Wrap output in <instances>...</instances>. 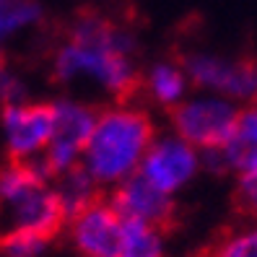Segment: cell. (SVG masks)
Here are the masks:
<instances>
[{
  "instance_id": "cell-10",
  "label": "cell",
  "mask_w": 257,
  "mask_h": 257,
  "mask_svg": "<svg viewBox=\"0 0 257 257\" xmlns=\"http://www.w3.org/2000/svg\"><path fill=\"white\" fill-rule=\"evenodd\" d=\"M109 200L122 213V218L146 221V223L161 226V229H166L177 213L174 195H166L156 185H151L141 172L125 179L122 185H117Z\"/></svg>"
},
{
  "instance_id": "cell-11",
  "label": "cell",
  "mask_w": 257,
  "mask_h": 257,
  "mask_svg": "<svg viewBox=\"0 0 257 257\" xmlns=\"http://www.w3.org/2000/svg\"><path fill=\"white\" fill-rule=\"evenodd\" d=\"M203 161L218 172H236L239 177L257 174V104L241 109L234 138L223 148L203 154Z\"/></svg>"
},
{
  "instance_id": "cell-13",
  "label": "cell",
  "mask_w": 257,
  "mask_h": 257,
  "mask_svg": "<svg viewBox=\"0 0 257 257\" xmlns=\"http://www.w3.org/2000/svg\"><path fill=\"white\" fill-rule=\"evenodd\" d=\"M55 190L60 195V203H63L65 213H68V221L81 213L86 205H91L94 200H99V182L83 169V164L73 166L70 172L60 174L55 179Z\"/></svg>"
},
{
  "instance_id": "cell-4",
  "label": "cell",
  "mask_w": 257,
  "mask_h": 257,
  "mask_svg": "<svg viewBox=\"0 0 257 257\" xmlns=\"http://www.w3.org/2000/svg\"><path fill=\"white\" fill-rule=\"evenodd\" d=\"M239 117L241 109L236 101L200 91L195 96H187L172 109V127L187 143L208 154V151L223 148L234 138Z\"/></svg>"
},
{
  "instance_id": "cell-14",
  "label": "cell",
  "mask_w": 257,
  "mask_h": 257,
  "mask_svg": "<svg viewBox=\"0 0 257 257\" xmlns=\"http://www.w3.org/2000/svg\"><path fill=\"white\" fill-rule=\"evenodd\" d=\"M117 257H164V229L146 221L125 218Z\"/></svg>"
},
{
  "instance_id": "cell-21",
  "label": "cell",
  "mask_w": 257,
  "mask_h": 257,
  "mask_svg": "<svg viewBox=\"0 0 257 257\" xmlns=\"http://www.w3.org/2000/svg\"><path fill=\"white\" fill-rule=\"evenodd\" d=\"M78 257H86V254H78Z\"/></svg>"
},
{
  "instance_id": "cell-9",
  "label": "cell",
  "mask_w": 257,
  "mask_h": 257,
  "mask_svg": "<svg viewBox=\"0 0 257 257\" xmlns=\"http://www.w3.org/2000/svg\"><path fill=\"white\" fill-rule=\"evenodd\" d=\"M122 213L114 208L112 200H94L81 213H75L65 231L73 249L86 257H117L119 236H122Z\"/></svg>"
},
{
  "instance_id": "cell-19",
  "label": "cell",
  "mask_w": 257,
  "mask_h": 257,
  "mask_svg": "<svg viewBox=\"0 0 257 257\" xmlns=\"http://www.w3.org/2000/svg\"><path fill=\"white\" fill-rule=\"evenodd\" d=\"M236 208L257 221V174H241L236 182Z\"/></svg>"
},
{
  "instance_id": "cell-8",
  "label": "cell",
  "mask_w": 257,
  "mask_h": 257,
  "mask_svg": "<svg viewBox=\"0 0 257 257\" xmlns=\"http://www.w3.org/2000/svg\"><path fill=\"white\" fill-rule=\"evenodd\" d=\"M0 125L8 159L13 161H32L44 154L52 141L55 130V107L52 104H11L0 109Z\"/></svg>"
},
{
  "instance_id": "cell-12",
  "label": "cell",
  "mask_w": 257,
  "mask_h": 257,
  "mask_svg": "<svg viewBox=\"0 0 257 257\" xmlns=\"http://www.w3.org/2000/svg\"><path fill=\"white\" fill-rule=\"evenodd\" d=\"M141 86L154 104L174 109L177 104H182L187 99L192 81L182 65V60H159L156 65H151L146 70V75L141 78Z\"/></svg>"
},
{
  "instance_id": "cell-20",
  "label": "cell",
  "mask_w": 257,
  "mask_h": 257,
  "mask_svg": "<svg viewBox=\"0 0 257 257\" xmlns=\"http://www.w3.org/2000/svg\"><path fill=\"white\" fill-rule=\"evenodd\" d=\"M8 63H6V50H3V44H0V68H6Z\"/></svg>"
},
{
  "instance_id": "cell-2",
  "label": "cell",
  "mask_w": 257,
  "mask_h": 257,
  "mask_svg": "<svg viewBox=\"0 0 257 257\" xmlns=\"http://www.w3.org/2000/svg\"><path fill=\"white\" fill-rule=\"evenodd\" d=\"M154 138V122L143 109L114 104L99 112L81 164L99 182V187H117L138 174Z\"/></svg>"
},
{
  "instance_id": "cell-3",
  "label": "cell",
  "mask_w": 257,
  "mask_h": 257,
  "mask_svg": "<svg viewBox=\"0 0 257 257\" xmlns=\"http://www.w3.org/2000/svg\"><path fill=\"white\" fill-rule=\"evenodd\" d=\"M68 226V213L52 179L32 161H13L0 169V234L34 231L55 239Z\"/></svg>"
},
{
  "instance_id": "cell-7",
  "label": "cell",
  "mask_w": 257,
  "mask_h": 257,
  "mask_svg": "<svg viewBox=\"0 0 257 257\" xmlns=\"http://www.w3.org/2000/svg\"><path fill=\"white\" fill-rule=\"evenodd\" d=\"M203 151L187 143L182 135H159L151 143L148 154L141 164V174L151 185H156L166 195L182 192L203 166Z\"/></svg>"
},
{
  "instance_id": "cell-16",
  "label": "cell",
  "mask_w": 257,
  "mask_h": 257,
  "mask_svg": "<svg viewBox=\"0 0 257 257\" xmlns=\"http://www.w3.org/2000/svg\"><path fill=\"white\" fill-rule=\"evenodd\" d=\"M205 257H257V221L221 236Z\"/></svg>"
},
{
  "instance_id": "cell-1",
  "label": "cell",
  "mask_w": 257,
  "mask_h": 257,
  "mask_svg": "<svg viewBox=\"0 0 257 257\" xmlns=\"http://www.w3.org/2000/svg\"><path fill=\"white\" fill-rule=\"evenodd\" d=\"M135 47V34L125 24L94 8L81 11L52 52V78L60 83L86 78L122 101L141 86Z\"/></svg>"
},
{
  "instance_id": "cell-15",
  "label": "cell",
  "mask_w": 257,
  "mask_h": 257,
  "mask_svg": "<svg viewBox=\"0 0 257 257\" xmlns=\"http://www.w3.org/2000/svg\"><path fill=\"white\" fill-rule=\"evenodd\" d=\"M42 16L44 11L39 0H0V39L37 26Z\"/></svg>"
},
{
  "instance_id": "cell-18",
  "label": "cell",
  "mask_w": 257,
  "mask_h": 257,
  "mask_svg": "<svg viewBox=\"0 0 257 257\" xmlns=\"http://www.w3.org/2000/svg\"><path fill=\"white\" fill-rule=\"evenodd\" d=\"M21 101H26L24 81L8 65L0 68V109L11 107V104H21Z\"/></svg>"
},
{
  "instance_id": "cell-5",
  "label": "cell",
  "mask_w": 257,
  "mask_h": 257,
  "mask_svg": "<svg viewBox=\"0 0 257 257\" xmlns=\"http://www.w3.org/2000/svg\"><path fill=\"white\" fill-rule=\"evenodd\" d=\"M182 65L195 88L218 94L236 104H257V63L252 57H231L221 52H187Z\"/></svg>"
},
{
  "instance_id": "cell-17",
  "label": "cell",
  "mask_w": 257,
  "mask_h": 257,
  "mask_svg": "<svg viewBox=\"0 0 257 257\" xmlns=\"http://www.w3.org/2000/svg\"><path fill=\"white\" fill-rule=\"evenodd\" d=\"M50 244V236L34 231H3L0 234V257H44Z\"/></svg>"
},
{
  "instance_id": "cell-6",
  "label": "cell",
  "mask_w": 257,
  "mask_h": 257,
  "mask_svg": "<svg viewBox=\"0 0 257 257\" xmlns=\"http://www.w3.org/2000/svg\"><path fill=\"white\" fill-rule=\"evenodd\" d=\"M52 107H55L52 141L44 148V154L37 156L34 161L55 182L60 174H65L73 166L81 164L86 143L96 127L99 112L83 101H75V99H57V101H52Z\"/></svg>"
}]
</instances>
